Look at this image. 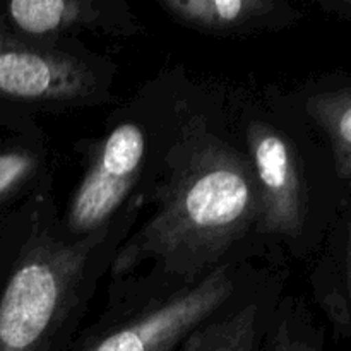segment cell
<instances>
[{"label":"cell","mask_w":351,"mask_h":351,"mask_svg":"<svg viewBox=\"0 0 351 351\" xmlns=\"http://www.w3.org/2000/svg\"><path fill=\"white\" fill-rule=\"evenodd\" d=\"M141 218L117 250L110 281L191 285L233 261H266L261 197L233 88L202 82ZM267 263V261H266Z\"/></svg>","instance_id":"obj_1"},{"label":"cell","mask_w":351,"mask_h":351,"mask_svg":"<svg viewBox=\"0 0 351 351\" xmlns=\"http://www.w3.org/2000/svg\"><path fill=\"white\" fill-rule=\"evenodd\" d=\"M233 99L259 189L264 259L311 261L348 195L331 149L290 93L233 88Z\"/></svg>","instance_id":"obj_2"},{"label":"cell","mask_w":351,"mask_h":351,"mask_svg":"<svg viewBox=\"0 0 351 351\" xmlns=\"http://www.w3.org/2000/svg\"><path fill=\"white\" fill-rule=\"evenodd\" d=\"M144 209L146 197L136 195L110 225L72 239L60 223L53 192L38 197L0 293V351H67Z\"/></svg>","instance_id":"obj_3"},{"label":"cell","mask_w":351,"mask_h":351,"mask_svg":"<svg viewBox=\"0 0 351 351\" xmlns=\"http://www.w3.org/2000/svg\"><path fill=\"white\" fill-rule=\"evenodd\" d=\"M202 81L184 67H168L117 106L95 139L75 144L84 171L60 215L72 239L110 225L136 195L149 194L177 143Z\"/></svg>","instance_id":"obj_4"},{"label":"cell","mask_w":351,"mask_h":351,"mask_svg":"<svg viewBox=\"0 0 351 351\" xmlns=\"http://www.w3.org/2000/svg\"><path fill=\"white\" fill-rule=\"evenodd\" d=\"M278 269V267H274ZM274 269L233 261L191 285L134 274L110 281L103 314L67 351H177L195 328L263 283Z\"/></svg>","instance_id":"obj_5"},{"label":"cell","mask_w":351,"mask_h":351,"mask_svg":"<svg viewBox=\"0 0 351 351\" xmlns=\"http://www.w3.org/2000/svg\"><path fill=\"white\" fill-rule=\"evenodd\" d=\"M119 67L82 41L36 43L0 31V101L34 115L98 108L115 103Z\"/></svg>","instance_id":"obj_6"},{"label":"cell","mask_w":351,"mask_h":351,"mask_svg":"<svg viewBox=\"0 0 351 351\" xmlns=\"http://www.w3.org/2000/svg\"><path fill=\"white\" fill-rule=\"evenodd\" d=\"M0 31L36 43L81 41L82 34L136 38L146 27L127 0L0 2Z\"/></svg>","instance_id":"obj_7"},{"label":"cell","mask_w":351,"mask_h":351,"mask_svg":"<svg viewBox=\"0 0 351 351\" xmlns=\"http://www.w3.org/2000/svg\"><path fill=\"white\" fill-rule=\"evenodd\" d=\"M156 5L187 29L221 38L276 33L305 16L288 0H156Z\"/></svg>","instance_id":"obj_8"},{"label":"cell","mask_w":351,"mask_h":351,"mask_svg":"<svg viewBox=\"0 0 351 351\" xmlns=\"http://www.w3.org/2000/svg\"><path fill=\"white\" fill-rule=\"evenodd\" d=\"M283 269L195 328L177 351H263L276 305L285 295Z\"/></svg>","instance_id":"obj_9"},{"label":"cell","mask_w":351,"mask_h":351,"mask_svg":"<svg viewBox=\"0 0 351 351\" xmlns=\"http://www.w3.org/2000/svg\"><path fill=\"white\" fill-rule=\"evenodd\" d=\"M298 108L322 134L331 149L336 173L351 192V74L314 79L290 91Z\"/></svg>","instance_id":"obj_10"},{"label":"cell","mask_w":351,"mask_h":351,"mask_svg":"<svg viewBox=\"0 0 351 351\" xmlns=\"http://www.w3.org/2000/svg\"><path fill=\"white\" fill-rule=\"evenodd\" d=\"M312 290L336 335L351 339V192L317 254Z\"/></svg>","instance_id":"obj_11"},{"label":"cell","mask_w":351,"mask_h":351,"mask_svg":"<svg viewBox=\"0 0 351 351\" xmlns=\"http://www.w3.org/2000/svg\"><path fill=\"white\" fill-rule=\"evenodd\" d=\"M53 192V161L47 134H27L0 149V204L27 194Z\"/></svg>","instance_id":"obj_12"},{"label":"cell","mask_w":351,"mask_h":351,"mask_svg":"<svg viewBox=\"0 0 351 351\" xmlns=\"http://www.w3.org/2000/svg\"><path fill=\"white\" fill-rule=\"evenodd\" d=\"M324 328L304 298L283 295L271 319L263 351H324Z\"/></svg>","instance_id":"obj_13"},{"label":"cell","mask_w":351,"mask_h":351,"mask_svg":"<svg viewBox=\"0 0 351 351\" xmlns=\"http://www.w3.org/2000/svg\"><path fill=\"white\" fill-rule=\"evenodd\" d=\"M317 7L332 17L351 21V0H321Z\"/></svg>","instance_id":"obj_14"}]
</instances>
